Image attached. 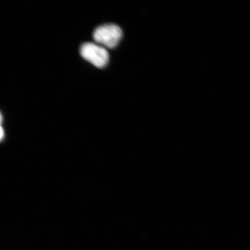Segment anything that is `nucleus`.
<instances>
[{
    "mask_svg": "<svg viewBox=\"0 0 250 250\" xmlns=\"http://www.w3.org/2000/svg\"><path fill=\"white\" fill-rule=\"evenodd\" d=\"M120 27L115 24H105L96 28L93 37L97 43L108 48L116 47L123 37Z\"/></svg>",
    "mask_w": 250,
    "mask_h": 250,
    "instance_id": "f257e3e1",
    "label": "nucleus"
},
{
    "mask_svg": "<svg viewBox=\"0 0 250 250\" xmlns=\"http://www.w3.org/2000/svg\"><path fill=\"white\" fill-rule=\"evenodd\" d=\"M80 54L86 61L98 68L104 67L109 61V54L107 50L96 43H83L80 48Z\"/></svg>",
    "mask_w": 250,
    "mask_h": 250,
    "instance_id": "f03ea898",
    "label": "nucleus"
}]
</instances>
